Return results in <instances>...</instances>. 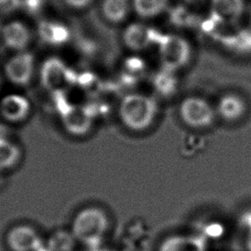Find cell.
Here are the masks:
<instances>
[{
    "mask_svg": "<svg viewBox=\"0 0 251 251\" xmlns=\"http://www.w3.org/2000/svg\"><path fill=\"white\" fill-rule=\"evenodd\" d=\"M40 77L43 86L55 94L64 93L76 80V75L56 57L49 58L43 63Z\"/></svg>",
    "mask_w": 251,
    "mask_h": 251,
    "instance_id": "4",
    "label": "cell"
},
{
    "mask_svg": "<svg viewBox=\"0 0 251 251\" xmlns=\"http://www.w3.org/2000/svg\"><path fill=\"white\" fill-rule=\"evenodd\" d=\"M6 46L5 42H4V37H3V27L0 25V47Z\"/></svg>",
    "mask_w": 251,
    "mask_h": 251,
    "instance_id": "26",
    "label": "cell"
},
{
    "mask_svg": "<svg viewBox=\"0 0 251 251\" xmlns=\"http://www.w3.org/2000/svg\"><path fill=\"white\" fill-rule=\"evenodd\" d=\"M108 218L103 210L87 207L79 211L73 221L72 233L87 246H97L108 227Z\"/></svg>",
    "mask_w": 251,
    "mask_h": 251,
    "instance_id": "2",
    "label": "cell"
},
{
    "mask_svg": "<svg viewBox=\"0 0 251 251\" xmlns=\"http://www.w3.org/2000/svg\"><path fill=\"white\" fill-rule=\"evenodd\" d=\"M33 74V56L30 53H20L11 58L5 65L7 78L18 85L27 84Z\"/></svg>",
    "mask_w": 251,
    "mask_h": 251,
    "instance_id": "9",
    "label": "cell"
},
{
    "mask_svg": "<svg viewBox=\"0 0 251 251\" xmlns=\"http://www.w3.org/2000/svg\"><path fill=\"white\" fill-rule=\"evenodd\" d=\"M157 44L161 64L167 71L174 72L182 68L190 58L189 43L179 35H161Z\"/></svg>",
    "mask_w": 251,
    "mask_h": 251,
    "instance_id": "3",
    "label": "cell"
},
{
    "mask_svg": "<svg viewBox=\"0 0 251 251\" xmlns=\"http://www.w3.org/2000/svg\"><path fill=\"white\" fill-rule=\"evenodd\" d=\"M160 36L152 27L141 23H133L125 29L123 39L129 49L139 51L155 42L158 43Z\"/></svg>",
    "mask_w": 251,
    "mask_h": 251,
    "instance_id": "8",
    "label": "cell"
},
{
    "mask_svg": "<svg viewBox=\"0 0 251 251\" xmlns=\"http://www.w3.org/2000/svg\"><path fill=\"white\" fill-rule=\"evenodd\" d=\"M225 42L232 49L240 52L251 51V31L241 30L225 39Z\"/></svg>",
    "mask_w": 251,
    "mask_h": 251,
    "instance_id": "19",
    "label": "cell"
},
{
    "mask_svg": "<svg viewBox=\"0 0 251 251\" xmlns=\"http://www.w3.org/2000/svg\"><path fill=\"white\" fill-rule=\"evenodd\" d=\"M169 0H131V8L143 19L157 17L168 7Z\"/></svg>",
    "mask_w": 251,
    "mask_h": 251,
    "instance_id": "16",
    "label": "cell"
},
{
    "mask_svg": "<svg viewBox=\"0 0 251 251\" xmlns=\"http://www.w3.org/2000/svg\"><path fill=\"white\" fill-rule=\"evenodd\" d=\"M246 244H247V248L249 251H251V228L249 229L248 235H247V239H246Z\"/></svg>",
    "mask_w": 251,
    "mask_h": 251,
    "instance_id": "25",
    "label": "cell"
},
{
    "mask_svg": "<svg viewBox=\"0 0 251 251\" xmlns=\"http://www.w3.org/2000/svg\"><path fill=\"white\" fill-rule=\"evenodd\" d=\"M160 251H205V243L198 236L176 235L166 239Z\"/></svg>",
    "mask_w": 251,
    "mask_h": 251,
    "instance_id": "13",
    "label": "cell"
},
{
    "mask_svg": "<svg viewBox=\"0 0 251 251\" xmlns=\"http://www.w3.org/2000/svg\"><path fill=\"white\" fill-rule=\"evenodd\" d=\"M29 103L26 98L10 94L5 96L0 102V114L8 122H21L29 113Z\"/></svg>",
    "mask_w": 251,
    "mask_h": 251,
    "instance_id": "11",
    "label": "cell"
},
{
    "mask_svg": "<svg viewBox=\"0 0 251 251\" xmlns=\"http://www.w3.org/2000/svg\"><path fill=\"white\" fill-rule=\"evenodd\" d=\"M186 1H188V2H196L198 0H186Z\"/></svg>",
    "mask_w": 251,
    "mask_h": 251,
    "instance_id": "28",
    "label": "cell"
},
{
    "mask_svg": "<svg viewBox=\"0 0 251 251\" xmlns=\"http://www.w3.org/2000/svg\"><path fill=\"white\" fill-rule=\"evenodd\" d=\"M70 36H71V32L68 27H66L63 25L53 23L50 44H52V45L63 44L69 40Z\"/></svg>",
    "mask_w": 251,
    "mask_h": 251,
    "instance_id": "20",
    "label": "cell"
},
{
    "mask_svg": "<svg viewBox=\"0 0 251 251\" xmlns=\"http://www.w3.org/2000/svg\"><path fill=\"white\" fill-rule=\"evenodd\" d=\"M172 18H173L175 24L185 25L186 22H188L190 20L189 18H191V16H190V14H188V12L185 9L179 8V9H176V11L173 13Z\"/></svg>",
    "mask_w": 251,
    "mask_h": 251,
    "instance_id": "23",
    "label": "cell"
},
{
    "mask_svg": "<svg viewBox=\"0 0 251 251\" xmlns=\"http://www.w3.org/2000/svg\"><path fill=\"white\" fill-rule=\"evenodd\" d=\"M218 113L227 121L238 120L245 112L244 101L235 94H227L223 96L217 107Z\"/></svg>",
    "mask_w": 251,
    "mask_h": 251,
    "instance_id": "14",
    "label": "cell"
},
{
    "mask_svg": "<svg viewBox=\"0 0 251 251\" xmlns=\"http://www.w3.org/2000/svg\"><path fill=\"white\" fill-rule=\"evenodd\" d=\"M66 4L75 9H83L87 7L92 0H65Z\"/></svg>",
    "mask_w": 251,
    "mask_h": 251,
    "instance_id": "24",
    "label": "cell"
},
{
    "mask_svg": "<svg viewBox=\"0 0 251 251\" xmlns=\"http://www.w3.org/2000/svg\"><path fill=\"white\" fill-rule=\"evenodd\" d=\"M212 18L221 24L236 22L244 10V0H210Z\"/></svg>",
    "mask_w": 251,
    "mask_h": 251,
    "instance_id": "10",
    "label": "cell"
},
{
    "mask_svg": "<svg viewBox=\"0 0 251 251\" xmlns=\"http://www.w3.org/2000/svg\"><path fill=\"white\" fill-rule=\"evenodd\" d=\"M6 243L11 251H37L42 246L35 229L25 225L11 228L6 235Z\"/></svg>",
    "mask_w": 251,
    "mask_h": 251,
    "instance_id": "6",
    "label": "cell"
},
{
    "mask_svg": "<svg viewBox=\"0 0 251 251\" xmlns=\"http://www.w3.org/2000/svg\"><path fill=\"white\" fill-rule=\"evenodd\" d=\"M157 113L156 102L142 94L132 93L123 98L119 115L122 123L129 129H146L154 121Z\"/></svg>",
    "mask_w": 251,
    "mask_h": 251,
    "instance_id": "1",
    "label": "cell"
},
{
    "mask_svg": "<svg viewBox=\"0 0 251 251\" xmlns=\"http://www.w3.org/2000/svg\"><path fill=\"white\" fill-rule=\"evenodd\" d=\"M23 0H0V12L10 13L22 7Z\"/></svg>",
    "mask_w": 251,
    "mask_h": 251,
    "instance_id": "22",
    "label": "cell"
},
{
    "mask_svg": "<svg viewBox=\"0 0 251 251\" xmlns=\"http://www.w3.org/2000/svg\"><path fill=\"white\" fill-rule=\"evenodd\" d=\"M130 7L129 0H103L101 10L108 22L119 24L126 20Z\"/></svg>",
    "mask_w": 251,
    "mask_h": 251,
    "instance_id": "15",
    "label": "cell"
},
{
    "mask_svg": "<svg viewBox=\"0 0 251 251\" xmlns=\"http://www.w3.org/2000/svg\"><path fill=\"white\" fill-rule=\"evenodd\" d=\"M65 128L72 134L86 133L92 124V117L87 108L79 105H65L61 111Z\"/></svg>",
    "mask_w": 251,
    "mask_h": 251,
    "instance_id": "7",
    "label": "cell"
},
{
    "mask_svg": "<svg viewBox=\"0 0 251 251\" xmlns=\"http://www.w3.org/2000/svg\"><path fill=\"white\" fill-rule=\"evenodd\" d=\"M75 239L72 232L58 230L50 236L47 248L49 251H72Z\"/></svg>",
    "mask_w": 251,
    "mask_h": 251,
    "instance_id": "18",
    "label": "cell"
},
{
    "mask_svg": "<svg viewBox=\"0 0 251 251\" xmlns=\"http://www.w3.org/2000/svg\"><path fill=\"white\" fill-rule=\"evenodd\" d=\"M20 157V150L13 142L0 138V170L14 166Z\"/></svg>",
    "mask_w": 251,
    "mask_h": 251,
    "instance_id": "17",
    "label": "cell"
},
{
    "mask_svg": "<svg viewBox=\"0 0 251 251\" xmlns=\"http://www.w3.org/2000/svg\"><path fill=\"white\" fill-rule=\"evenodd\" d=\"M37 251H49V250H48V248H44L43 246H41Z\"/></svg>",
    "mask_w": 251,
    "mask_h": 251,
    "instance_id": "27",
    "label": "cell"
},
{
    "mask_svg": "<svg viewBox=\"0 0 251 251\" xmlns=\"http://www.w3.org/2000/svg\"><path fill=\"white\" fill-rule=\"evenodd\" d=\"M5 45L15 50L25 49L30 41V31L20 22H13L3 27Z\"/></svg>",
    "mask_w": 251,
    "mask_h": 251,
    "instance_id": "12",
    "label": "cell"
},
{
    "mask_svg": "<svg viewBox=\"0 0 251 251\" xmlns=\"http://www.w3.org/2000/svg\"><path fill=\"white\" fill-rule=\"evenodd\" d=\"M44 3L45 0H23L22 7H24L29 14L34 15L42 10Z\"/></svg>",
    "mask_w": 251,
    "mask_h": 251,
    "instance_id": "21",
    "label": "cell"
},
{
    "mask_svg": "<svg viewBox=\"0 0 251 251\" xmlns=\"http://www.w3.org/2000/svg\"><path fill=\"white\" fill-rule=\"evenodd\" d=\"M180 119L188 126L204 128L209 126L214 120V109L202 98L189 97L184 99L178 109Z\"/></svg>",
    "mask_w": 251,
    "mask_h": 251,
    "instance_id": "5",
    "label": "cell"
}]
</instances>
